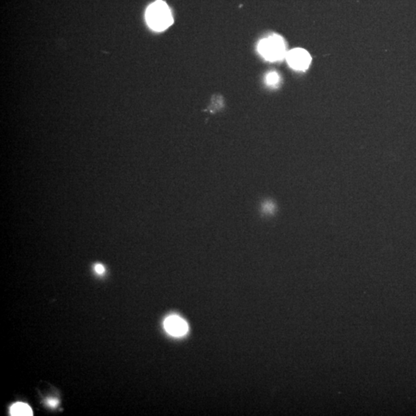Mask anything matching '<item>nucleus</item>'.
Returning <instances> with one entry per match:
<instances>
[{
	"label": "nucleus",
	"mask_w": 416,
	"mask_h": 416,
	"mask_svg": "<svg viewBox=\"0 0 416 416\" xmlns=\"http://www.w3.org/2000/svg\"><path fill=\"white\" fill-rule=\"evenodd\" d=\"M146 20L150 29L157 32L165 30L174 22L171 9L163 0H157L149 5Z\"/></svg>",
	"instance_id": "nucleus-1"
},
{
	"label": "nucleus",
	"mask_w": 416,
	"mask_h": 416,
	"mask_svg": "<svg viewBox=\"0 0 416 416\" xmlns=\"http://www.w3.org/2000/svg\"><path fill=\"white\" fill-rule=\"evenodd\" d=\"M258 50L264 58L269 61L282 60L286 56L283 38L278 35H273L261 40L258 43Z\"/></svg>",
	"instance_id": "nucleus-2"
},
{
	"label": "nucleus",
	"mask_w": 416,
	"mask_h": 416,
	"mask_svg": "<svg viewBox=\"0 0 416 416\" xmlns=\"http://www.w3.org/2000/svg\"><path fill=\"white\" fill-rule=\"evenodd\" d=\"M287 61L292 68L305 70L309 68L312 61L310 54L303 49H295L287 53Z\"/></svg>",
	"instance_id": "nucleus-3"
},
{
	"label": "nucleus",
	"mask_w": 416,
	"mask_h": 416,
	"mask_svg": "<svg viewBox=\"0 0 416 416\" xmlns=\"http://www.w3.org/2000/svg\"><path fill=\"white\" fill-rule=\"evenodd\" d=\"M164 327L166 331L174 337H182L189 329L188 323L178 315L167 317L164 321Z\"/></svg>",
	"instance_id": "nucleus-4"
},
{
	"label": "nucleus",
	"mask_w": 416,
	"mask_h": 416,
	"mask_svg": "<svg viewBox=\"0 0 416 416\" xmlns=\"http://www.w3.org/2000/svg\"><path fill=\"white\" fill-rule=\"evenodd\" d=\"M10 415L13 416H31L33 414L31 408L27 404L18 403L11 407Z\"/></svg>",
	"instance_id": "nucleus-5"
},
{
	"label": "nucleus",
	"mask_w": 416,
	"mask_h": 416,
	"mask_svg": "<svg viewBox=\"0 0 416 416\" xmlns=\"http://www.w3.org/2000/svg\"><path fill=\"white\" fill-rule=\"evenodd\" d=\"M274 206L269 202H265L261 205V211L262 215H268L273 210Z\"/></svg>",
	"instance_id": "nucleus-6"
},
{
	"label": "nucleus",
	"mask_w": 416,
	"mask_h": 416,
	"mask_svg": "<svg viewBox=\"0 0 416 416\" xmlns=\"http://www.w3.org/2000/svg\"><path fill=\"white\" fill-rule=\"evenodd\" d=\"M266 80L268 84L274 85V84H276L278 82L279 77H278V74H276L275 72H272L267 76Z\"/></svg>",
	"instance_id": "nucleus-7"
},
{
	"label": "nucleus",
	"mask_w": 416,
	"mask_h": 416,
	"mask_svg": "<svg viewBox=\"0 0 416 416\" xmlns=\"http://www.w3.org/2000/svg\"><path fill=\"white\" fill-rule=\"evenodd\" d=\"M94 270H95L96 272H97L98 275H103V274L104 273V271H105L104 267L102 265H100V264H98V265H95V267H94Z\"/></svg>",
	"instance_id": "nucleus-8"
},
{
	"label": "nucleus",
	"mask_w": 416,
	"mask_h": 416,
	"mask_svg": "<svg viewBox=\"0 0 416 416\" xmlns=\"http://www.w3.org/2000/svg\"><path fill=\"white\" fill-rule=\"evenodd\" d=\"M46 403H47L48 406L53 408L57 407L59 404L58 400H57V399H48Z\"/></svg>",
	"instance_id": "nucleus-9"
}]
</instances>
